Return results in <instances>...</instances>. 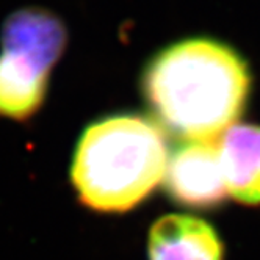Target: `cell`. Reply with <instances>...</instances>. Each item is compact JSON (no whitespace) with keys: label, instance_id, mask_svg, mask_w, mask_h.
Returning a JSON list of instances; mask_svg holds the SVG:
<instances>
[{"label":"cell","instance_id":"6da1fadb","mask_svg":"<svg viewBox=\"0 0 260 260\" xmlns=\"http://www.w3.org/2000/svg\"><path fill=\"white\" fill-rule=\"evenodd\" d=\"M251 80L235 49L201 36L154 55L144 66L141 89L160 127L187 141H212L243 113Z\"/></svg>","mask_w":260,"mask_h":260},{"label":"cell","instance_id":"7a4b0ae2","mask_svg":"<svg viewBox=\"0 0 260 260\" xmlns=\"http://www.w3.org/2000/svg\"><path fill=\"white\" fill-rule=\"evenodd\" d=\"M163 128L121 113L89 124L77 143L71 180L85 207L121 213L137 207L163 180L168 165Z\"/></svg>","mask_w":260,"mask_h":260},{"label":"cell","instance_id":"3957f363","mask_svg":"<svg viewBox=\"0 0 260 260\" xmlns=\"http://www.w3.org/2000/svg\"><path fill=\"white\" fill-rule=\"evenodd\" d=\"M165 188L183 207L212 209L226 199L228 187L218 146L212 141H190L168 158Z\"/></svg>","mask_w":260,"mask_h":260},{"label":"cell","instance_id":"277c9868","mask_svg":"<svg viewBox=\"0 0 260 260\" xmlns=\"http://www.w3.org/2000/svg\"><path fill=\"white\" fill-rule=\"evenodd\" d=\"M0 44L2 49L24 53L52 71L66 49L68 30L49 10L21 8L5 19Z\"/></svg>","mask_w":260,"mask_h":260},{"label":"cell","instance_id":"5b68a950","mask_svg":"<svg viewBox=\"0 0 260 260\" xmlns=\"http://www.w3.org/2000/svg\"><path fill=\"white\" fill-rule=\"evenodd\" d=\"M151 260H222L216 231L194 216L166 215L154 222L147 240Z\"/></svg>","mask_w":260,"mask_h":260},{"label":"cell","instance_id":"8992f818","mask_svg":"<svg viewBox=\"0 0 260 260\" xmlns=\"http://www.w3.org/2000/svg\"><path fill=\"white\" fill-rule=\"evenodd\" d=\"M50 69L24 53L0 49V118L25 121L44 102Z\"/></svg>","mask_w":260,"mask_h":260},{"label":"cell","instance_id":"52a82bcc","mask_svg":"<svg viewBox=\"0 0 260 260\" xmlns=\"http://www.w3.org/2000/svg\"><path fill=\"white\" fill-rule=\"evenodd\" d=\"M218 152L228 193L245 206H260V125H232Z\"/></svg>","mask_w":260,"mask_h":260}]
</instances>
